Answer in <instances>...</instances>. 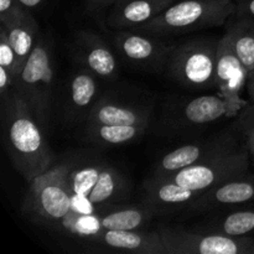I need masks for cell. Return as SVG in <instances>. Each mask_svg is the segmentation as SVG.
I'll return each mask as SVG.
<instances>
[{
  "label": "cell",
  "mask_w": 254,
  "mask_h": 254,
  "mask_svg": "<svg viewBox=\"0 0 254 254\" xmlns=\"http://www.w3.org/2000/svg\"><path fill=\"white\" fill-rule=\"evenodd\" d=\"M69 166L66 164L50 168L30 181L24 211L35 222L59 227L72 211V195L68 188Z\"/></svg>",
  "instance_id": "5"
},
{
  "label": "cell",
  "mask_w": 254,
  "mask_h": 254,
  "mask_svg": "<svg viewBox=\"0 0 254 254\" xmlns=\"http://www.w3.org/2000/svg\"><path fill=\"white\" fill-rule=\"evenodd\" d=\"M247 89L248 93H250L251 98L254 101V69L250 73L248 76V82H247Z\"/></svg>",
  "instance_id": "31"
},
{
  "label": "cell",
  "mask_w": 254,
  "mask_h": 254,
  "mask_svg": "<svg viewBox=\"0 0 254 254\" xmlns=\"http://www.w3.org/2000/svg\"><path fill=\"white\" fill-rule=\"evenodd\" d=\"M150 113L148 109L102 99L97 102L87 117L88 124L103 126H148Z\"/></svg>",
  "instance_id": "18"
},
{
  "label": "cell",
  "mask_w": 254,
  "mask_h": 254,
  "mask_svg": "<svg viewBox=\"0 0 254 254\" xmlns=\"http://www.w3.org/2000/svg\"><path fill=\"white\" fill-rule=\"evenodd\" d=\"M246 131V143H247V149L250 154L254 155V121L250 122L245 126Z\"/></svg>",
  "instance_id": "29"
},
{
  "label": "cell",
  "mask_w": 254,
  "mask_h": 254,
  "mask_svg": "<svg viewBox=\"0 0 254 254\" xmlns=\"http://www.w3.org/2000/svg\"><path fill=\"white\" fill-rule=\"evenodd\" d=\"M253 158H254V155H253Z\"/></svg>",
  "instance_id": "33"
},
{
  "label": "cell",
  "mask_w": 254,
  "mask_h": 254,
  "mask_svg": "<svg viewBox=\"0 0 254 254\" xmlns=\"http://www.w3.org/2000/svg\"><path fill=\"white\" fill-rule=\"evenodd\" d=\"M6 31L7 40L16 54L19 67L22 71L27 59L31 55L37 39L40 36L39 25L36 21L34 22H12V24L2 25Z\"/></svg>",
  "instance_id": "22"
},
{
  "label": "cell",
  "mask_w": 254,
  "mask_h": 254,
  "mask_svg": "<svg viewBox=\"0 0 254 254\" xmlns=\"http://www.w3.org/2000/svg\"><path fill=\"white\" fill-rule=\"evenodd\" d=\"M226 35L250 76L254 69V17L237 16L227 26Z\"/></svg>",
  "instance_id": "20"
},
{
  "label": "cell",
  "mask_w": 254,
  "mask_h": 254,
  "mask_svg": "<svg viewBox=\"0 0 254 254\" xmlns=\"http://www.w3.org/2000/svg\"><path fill=\"white\" fill-rule=\"evenodd\" d=\"M118 0H87V9L92 12H102L113 6Z\"/></svg>",
  "instance_id": "28"
},
{
  "label": "cell",
  "mask_w": 254,
  "mask_h": 254,
  "mask_svg": "<svg viewBox=\"0 0 254 254\" xmlns=\"http://www.w3.org/2000/svg\"><path fill=\"white\" fill-rule=\"evenodd\" d=\"M4 101V133L7 153L26 181L46 173L54 154L41 126L26 102L12 89Z\"/></svg>",
  "instance_id": "1"
},
{
  "label": "cell",
  "mask_w": 254,
  "mask_h": 254,
  "mask_svg": "<svg viewBox=\"0 0 254 254\" xmlns=\"http://www.w3.org/2000/svg\"><path fill=\"white\" fill-rule=\"evenodd\" d=\"M236 11L237 6L232 0H181L174 2L136 31L160 37L186 34L222 26L236 15Z\"/></svg>",
  "instance_id": "2"
},
{
  "label": "cell",
  "mask_w": 254,
  "mask_h": 254,
  "mask_svg": "<svg viewBox=\"0 0 254 254\" xmlns=\"http://www.w3.org/2000/svg\"><path fill=\"white\" fill-rule=\"evenodd\" d=\"M67 180L72 195L71 212L79 215L102 213L119 201L126 189L118 171L104 164L69 168Z\"/></svg>",
  "instance_id": "3"
},
{
  "label": "cell",
  "mask_w": 254,
  "mask_h": 254,
  "mask_svg": "<svg viewBox=\"0 0 254 254\" xmlns=\"http://www.w3.org/2000/svg\"><path fill=\"white\" fill-rule=\"evenodd\" d=\"M44 1L45 0H20V2H21V4H24L25 6L30 10L40 6V5H41Z\"/></svg>",
  "instance_id": "30"
},
{
  "label": "cell",
  "mask_w": 254,
  "mask_h": 254,
  "mask_svg": "<svg viewBox=\"0 0 254 254\" xmlns=\"http://www.w3.org/2000/svg\"><path fill=\"white\" fill-rule=\"evenodd\" d=\"M54 77V45L49 36H39L24 68L15 78L14 91L31 108L42 129L49 127Z\"/></svg>",
  "instance_id": "4"
},
{
  "label": "cell",
  "mask_w": 254,
  "mask_h": 254,
  "mask_svg": "<svg viewBox=\"0 0 254 254\" xmlns=\"http://www.w3.org/2000/svg\"><path fill=\"white\" fill-rule=\"evenodd\" d=\"M156 215L153 208L144 205V207H124L111 211L106 215H98L101 231H123L138 230Z\"/></svg>",
  "instance_id": "21"
},
{
  "label": "cell",
  "mask_w": 254,
  "mask_h": 254,
  "mask_svg": "<svg viewBox=\"0 0 254 254\" xmlns=\"http://www.w3.org/2000/svg\"><path fill=\"white\" fill-rule=\"evenodd\" d=\"M145 206L156 213L160 211L178 210L184 206L192 205L202 192L190 190L179 185L168 176H151L145 183Z\"/></svg>",
  "instance_id": "15"
},
{
  "label": "cell",
  "mask_w": 254,
  "mask_h": 254,
  "mask_svg": "<svg viewBox=\"0 0 254 254\" xmlns=\"http://www.w3.org/2000/svg\"><path fill=\"white\" fill-rule=\"evenodd\" d=\"M245 106H247L245 99L236 101L221 94L202 96L175 107L173 119L183 126H205L225 117L236 116Z\"/></svg>",
  "instance_id": "11"
},
{
  "label": "cell",
  "mask_w": 254,
  "mask_h": 254,
  "mask_svg": "<svg viewBox=\"0 0 254 254\" xmlns=\"http://www.w3.org/2000/svg\"><path fill=\"white\" fill-rule=\"evenodd\" d=\"M254 231V210H240L210 223L207 232L228 237H243Z\"/></svg>",
  "instance_id": "24"
},
{
  "label": "cell",
  "mask_w": 254,
  "mask_h": 254,
  "mask_svg": "<svg viewBox=\"0 0 254 254\" xmlns=\"http://www.w3.org/2000/svg\"><path fill=\"white\" fill-rule=\"evenodd\" d=\"M0 66L6 67L7 69L14 72L15 76H19L20 72H21L19 62H17L16 54H15L14 49L7 40L6 31L1 26H0Z\"/></svg>",
  "instance_id": "26"
},
{
  "label": "cell",
  "mask_w": 254,
  "mask_h": 254,
  "mask_svg": "<svg viewBox=\"0 0 254 254\" xmlns=\"http://www.w3.org/2000/svg\"><path fill=\"white\" fill-rule=\"evenodd\" d=\"M252 254H254V245H253V248H252Z\"/></svg>",
  "instance_id": "32"
},
{
  "label": "cell",
  "mask_w": 254,
  "mask_h": 254,
  "mask_svg": "<svg viewBox=\"0 0 254 254\" xmlns=\"http://www.w3.org/2000/svg\"><path fill=\"white\" fill-rule=\"evenodd\" d=\"M218 41L195 39L174 45L165 68L168 76L190 89L215 87Z\"/></svg>",
  "instance_id": "6"
},
{
  "label": "cell",
  "mask_w": 254,
  "mask_h": 254,
  "mask_svg": "<svg viewBox=\"0 0 254 254\" xmlns=\"http://www.w3.org/2000/svg\"><path fill=\"white\" fill-rule=\"evenodd\" d=\"M77 56L87 69L104 79H116L118 76V62L116 55L97 34L79 31L74 37Z\"/></svg>",
  "instance_id": "13"
},
{
  "label": "cell",
  "mask_w": 254,
  "mask_h": 254,
  "mask_svg": "<svg viewBox=\"0 0 254 254\" xmlns=\"http://www.w3.org/2000/svg\"><path fill=\"white\" fill-rule=\"evenodd\" d=\"M248 149L238 150L236 148L207 161L176 171L168 175V178L184 188L205 192L231 179L248 173Z\"/></svg>",
  "instance_id": "7"
},
{
  "label": "cell",
  "mask_w": 254,
  "mask_h": 254,
  "mask_svg": "<svg viewBox=\"0 0 254 254\" xmlns=\"http://www.w3.org/2000/svg\"><path fill=\"white\" fill-rule=\"evenodd\" d=\"M248 82V71L236 54L227 35L218 41L217 64H216V87L221 96L242 101V93Z\"/></svg>",
  "instance_id": "12"
},
{
  "label": "cell",
  "mask_w": 254,
  "mask_h": 254,
  "mask_svg": "<svg viewBox=\"0 0 254 254\" xmlns=\"http://www.w3.org/2000/svg\"><path fill=\"white\" fill-rule=\"evenodd\" d=\"M252 201H254V174L246 173L202 192L192 203V207L207 210L217 206L241 205Z\"/></svg>",
  "instance_id": "17"
},
{
  "label": "cell",
  "mask_w": 254,
  "mask_h": 254,
  "mask_svg": "<svg viewBox=\"0 0 254 254\" xmlns=\"http://www.w3.org/2000/svg\"><path fill=\"white\" fill-rule=\"evenodd\" d=\"M236 149L235 141L228 136H220L200 143L186 144L166 153L154 168L153 176H168L189 166L201 164L215 156Z\"/></svg>",
  "instance_id": "10"
},
{
  "label": "cell",
  "mask_w": 254,
  "mask_h": 254,
  "mask_svg": "<svg viewBox=\"0 0 254 254\" xmlns=\"http://www.w3.org/2000/svg\"><path fill=\"white\" fill-rule=\"evenodd\" d=\"M93 74L89 69H81L71 77L68 83L67 108L74 118L81 119L84 114L88 117L89 112L96 104L94 101L98 93V84Z\"/></svg>",
  "instance_id": "19"
},
{
  "label": "cell",
  "mask_w": 254,
  "mask_h": 254,
  "mask_svg": "<svg viewBox=\"0 0 254 254\" xmlns=\"http://www.w3.org/2000/svg\"><path fill=\"white\" fill-rule=\"evenodd\" d=\"M36 20L20 0H0V24L12 22H34Z\"/></svg>",
  "instance_id": "25"
},
{
  "label": "cell",
  "mask_w": 254,
  "mask_h": 254,
  "mask_svg": "<svg viewBox=\"0 0 254 254\" xmlns=\"http://www.w3.org/2000/svg\"><path fill=\"white\" fill-rule=\"evenodd\" d=\"M148 126H103L88 124L86 136L98 145H123L139 138Z\"/></svg>",
  "instance_id": "23"
},
{
  "label": "cell",
  "mask_w": 254,
  "mask_h": 254,
  "mask_svg": "<svg viewBox=\"0 0 254 254\" xmlns=\"http://www.w3.org/2000/svg\"><path fill=\"white\" fill-rule=\"evenodd\" d=\"M92 242L102 243L107 248L136 254H168L163 237L155 232L138 230L103 231L91 238Z\"/></svg>",
  "instance_id": "16"
},
{
  "label": "cell",
  "mask_w": 254,
  "mask_h": 254,
  "mask_svg": "<svg viewBox=\"0 0 254 254\" xmlns=\"http://www.w3.org/2000/svg\"><path fill=\"white\" fill-rule=\"evenodd\" d=\"M113 42L127 64L149 72L164 71L174 49L160 36L136 30H118Z\"/></svg>",
  "instance_id": "9"
},
{
  "label": "cell",
  "mask_w": 254,
  "mask_h": 254,
  "mask_svg": "<svg viewBox=\"0 0 254 254\" xmlns=\"http://www.w3.org/2000/svg\"><path fill=\"white\" fill-rule=\"evenodd\" d=\"M236 16L254 17V0H238Z\"/></svg>",
  "instance_id": "27"
},
{
  "label": "cell",
  "mask_w": 254,
  "mask_h": 254,
  "mask_svg": "<svg viewBox=\"0 0 254 254\" xmlns=\"http://www.w3.org/2000/svg\"><path fill=\"white\" fill-rule=\"evenodd\" d=\"M176 0H118L109 10L107 25L114 30H136Z\"/></svg>",
  "instance_id": "14"
},
{
  "label": "cell",
  "mask_w": 254,
  "mask_h": 254,
  "mask_svg": "<svg viewBox=\"0 0 254 254\" xmlns=\"http://www.w3.org/2000/svg\"><path fill=\"white\" fill-rule=\"evenodd\" d=\"M168 254H252L253 238L228 237L218 233H193L183 228L160 227Z\"/></svg>",
  "instance_id": "8"
}]
</instances>
